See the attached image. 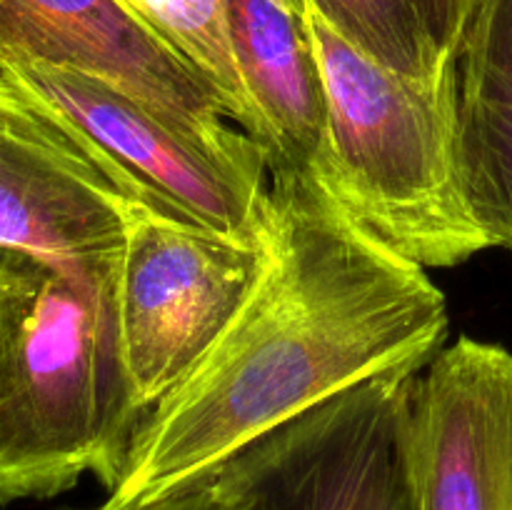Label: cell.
<instances>
[{"mask_svg": "<svg viewBox=\"0 0 512 510\" xmlns=\"http://www.w3.org/2000/svg\"><path fill=\"white\" fill-rule=\"evenodd\" d=\"M90 75L190 120H230L218 85L125 0H0V70Z\"/></svg>", "mask_w": 512, "mask_h": 510, "instance_id": "cell-9", "label": "cell"}, {"mask_svg": "<svg viewBox=\"0 0 512 510\" xmlns=\"http://www.w3.org/2000/svg\"><path fill=\"white\" fill-rule=\"evenodd\" d=\"M0 73L55 115L133 200L233 238L268 240V153L233 120H190L73 70Z\"/></svg>", "mask_w": 512, "mask_h": 510, "instance_id": "cell-4", "label": "cell"}, {"mask_svg": "<svg viewBox=\"0 0 512 510\" xmlns=\"http://www.w3.org/2000/svg\"><path fill=\"white\" fill-rule=\"evenodd\" d=\"M88 510H230L223 490H220L218 478L213 473H205L200 478L188 480L173 490L155 495V498L135 500V503H115L105 500L98 508Z\"/></svg>", "mask_w": 512, "mask_h": 510, "instance_id": "cell-14", "label": "cell"}, {"mask_svg": "<svg viewBox=\"0 0 512 510\" xmlns=\"http://www.w3.org/2000/svg\"><path fill=\"white\" fill-rule=\"evenodd\" d=\"M325 95L320 178L350 218L420 268H455L493 248L458 158L455 63L408 78L368 58L308 3Z\"/></svg>", "mask_w": 512, "mask_h": 510, "instance_id": "cell-3", "label": "cell"}, {"mask_svg": "<svg viewBox=\"0 0 512 510\" xmlns=\"http://www.w3.org/2000/svg\"><path fill=\"white\" fill-rule=\"evenodd\" d=\"M165 40L188 55L223 93L230 120L255 138V123L243 95L225 33L223 0H125Z\"/></svg>", "mask_w": 512, "mask_h": 510, "instance_id": "cell-13", "label": "cell"}, {"mask_svg": "<svg viewBox=\"0 0 512 510\" xmlns=\"http://www.w3.org/2000/svg\"><path fill=\"white\" fill-rule=\"evenodd\" d=\"M310 8L333 25L368 58L408 78H435L445 60L425 25L418 0H308Z\"/></svg>", "mask_w": 512, "mask_h": 510, "instance_id": "cell-12", "label": "cell"}, {"mask_svg": "<svg viewBox=\"0 0 512 510\" xmlns=\"http://www.w3.org/2000/svg\"><path fill=\"white\" fill-rule=\"evenodd\" d=\"M418 373L355 385L245 445L215 468L228 508L418 510L408 463Z\"/></svg>", "mask_w": 512, "mask_h": 510, "instance_id": "cell-6", "label": "cell"}, {"mask_svg": "<svg viewBox=\"0 0 512 510\" xmlns=\"http://www.w3.org/2000/svg\"><path fill=\"white\" fill-rule=\"evenodd\" d=\"M250 243L133 200L118 258L120 348L140 420L218 345L268 268Z\"/></svg>", "mask_w": 512, "mask_h": 510, "instance_id": "cell-5", "label": "cell"}, {"mask_svg": "<svg viewBox=\"0 0 512 510\" xmlns=\"http://www.w3.org/2000/svg\"><path fill=\"white\" fill-rule=\"evenodd\" d=\"M465 195L493 248L512 253V0H483L455 50Z\"/></svg>", "mask_w": 512, "mask_h": 510, "instance_id": "cell-11", "label": "cell"}, {"mask_svg": "<svg viewBox=\"0 0 512 510\" xmlns=\"http://www.w3.org/2000/svg\"><path fill=\"white\" fill-rule=\"evenodd\" d=\"M118 258L0 248V505L53 498L85 473L108 495L118 488L140 425L120 348Z\"/></svg>", "mask_w": 512, "mask_h": 510, "instance_id": "cell-2", "label": "cell"}, {"mask_svg": "<svg viewBox=\"0 0 512 510\" xmlns=\"http://www.w3.org/2000/svg\"><path fill=\"white\" fill-rule=\"evenodd\" d=\"M483 0H418L425 25L445 60L455 58L460 40Z\"/></svg>", "mask_w": 512, "mask_h": 510, "instance_id": "cell-15", "label": "cell"}, {"mask_svg": "<svg viewBox=\"0 0 512 510\" xmlns=\"http://www.w3.org/2000/svg\"><path fill=\"white\" fill-rule=\"evenodd\" d=\"M418 510H512V353L458 338L415 378L408 425Z\"/></svg>", "mask_w": 512, "mask_h": 510, "instance_id": "cell-8", "label": "cell"}, {"mask_svg": "<svg viewBox=\"0 0 512 510\" xmlns=\"http://www.w3.org/2000/svg\"><path fill=\"white\" fill-rule=\"evenodd\" d=\"M133 198L38 100L0 73V248L118 258Z\"/></svg>", "mask_w": 512, "mask_h": 510, "instance_id": "cell-7", "label": "cell"}, {"mask_svg": "<svg viewBox=\"0 0 512 510\" xmlns=\"http://www.w3.org/2000/svg\"><path fill=\"white\" fill-rule=\"evenodd\" d=\"M225 33L270 173L320 170L325 95L308 0H223Z\"/></svg>", "mask_w": 512, "mask_h": 510, "instance_id": "cell-10", "label": "cell"}, {"mask_svg": "<svg viewBox=\"0 0 512 510\" xmlns=\"http://www.w3.org/2000/svg\"><path fill=\"white\" fill-rule=\"evenodd\" d=\"M268 245V268L218 345L140 420L110 500L213 473L305 410L443 348V290L355 223L318 170L270 173Z\"/></svg>", "mask_w": 512, "mask_h": 510, "instance_id": "cell-1", "label": "cell"}]
</instances>
